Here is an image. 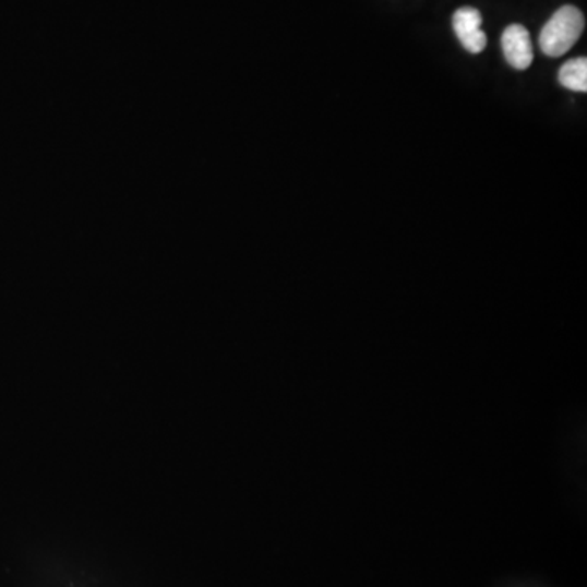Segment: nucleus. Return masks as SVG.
Masks as SVG:
<instances>
[{"mask_svg": "<svg viewBox=\"0 0 587 587\" xmlns=\"http://www.w3.org/2000/svg\"><path fill=\"white\" fill-rule=\"evenodd\" d=\"M586 20L582 10L575 5H563L553 13L539 36L540 49L549 58L566 55L582 38Z\"/></svg>", "mask_w": 587, "mask_h": 587, "instance_id": "1", "label": "nucleus"}, {"mask_svg": "<svg viewBox=\"0 0 587 587\" xmlns=\"http://www.w3.org/2000/svg\"><path fill=\"white\" fill-rule=\"evenodd\" d=\"M481 13L474 7H462L454 13L452 26L465 49L471 55H480L487 48V35L481 29Z\"/></svg>", "mask_w": 587, "mask_h": 587, "instance_id": "2", "label": "nucleus"}, {"mask_svg": "<svg viewBox=\"0 0 587 587\" xmlns=\"http://www.w3.org/2000/svg\"><path fill=\"white\" fill-rule=\"evenodd\" d=\"M504 58L517 71H526L534 61L532 41L526 26L514 23L501 35Z\"/></svg>", "mask_w": 587, "mask_h": 587, "instance_id": "3", "label": "nucleus"}, {"mask_svg": "<svg viewBox=\"0 0 587 587\" xmlns=\"http://www.w3.org/2000/svg\"><path fill=\"white\" fill-rule=\"evenodd\" d=\"M559 81L563 87L573 92H587V59L576 58L565 62L560 69Z\"/></svg>", "mask_w": 587, "mask_h": 587, "instance_id": "4", "label": "nucleus"}]
</instances>
